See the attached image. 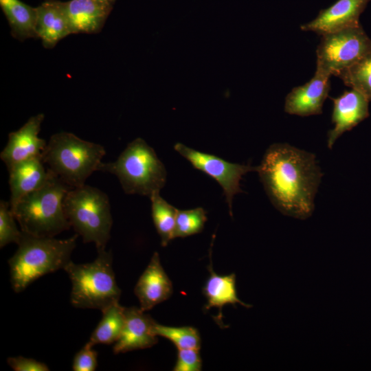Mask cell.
Wrapping results in <instances>:
<instances>
[{
  "label": "cell",
  "instance_id": "obj_2",
  "mask_svg": "<svg viewBox=\"0 0 371 371\" xmlns=\"http://www.w3.org/2000/svg\"><path fill=\"white\" fill-rule=\"evenodd\" d=\"M78 234L67 238L41 237L22 232L18 248L9 259L10 283L16 293L39 278L64 269L71 261Z\"/></svg>",
  "mask_w": 371,
  "mask_h": 371
},
{
  "label": "cell",
  "instance_id": "obj_10",
  "mask_svg": "<svg viewBox=\"0 0 371 371\" xmlns=\"http://www.w3.org/2000/svg\"><path fill=\"white\" fill-rule=\"evenodd\" d=\"M44 118L43 113L34 115L19 130L9 133L7 144L0 154L7 168L16 163L42 156L47 142L38 137V133Z\"/></svg>",
  "mask_w": 371,
  "mask_h": 371
},
{
  "label": "cell",
  "instance_id": "obj_17",
  "mask_svg": "<svg viewBox=\"0 0 371 371\" xmlns=\"http://www.w3.org/2000/svg\"><path fill=\"white\" fill-rule=\"evenodd\" d=\"M71 34H95L102 30L111 5L95 0L63 3Z\"/></svg>",
  "mask_w": 371,
  "mask_h": 371
},
{
  "label": "cell",
  "instance_id": "obj_14",
  "mask_svg": "<svg viewBox=\"0 0 371 371\" xmlns=\"http://www.w3.org/2000/svg\"><path fill=\"white\" fill-rule=\"evenodd\" d=\"M332 100V122L335 126L328 133L327 144L329 148H332L335 141L344 132L352 129L369 115L370 101L355 89L344 91L339 97Z\"/></svg>",
  "mask_w": 371,
  "mask_h": 371
},
{
  "label": "cell",
  "instance_id": "obj_3",
  "mask_svg": "<svg viewBox=\"0 0 371 371\" xmlns=\"http://www.w3.org/2000/svg\"><path fill=\"white\" fill-rule=\"evenodd\" d=\"M69 187L54 175L41 188L23 196L12 210L21 230L41 237H54L71 228L63 201Z\"/></svg>",
  "mask_w": 371,
  "mask_h": 371
},
{
  "label": "cell",
  "instance_id": "obj_11",
  "mask_svg": "<svg viewBox=\"0 0 371 371\" xmlns=\"http://www.w3.org/2000/svg\"><path fill=\"white\" fill-rule=\"evenodd\" d=\"M371 0H337L319 11L315 19L303 24V31L319 35L360 25L359 16Z\"/></svg>",
  "mask_w": 371,
  "mask_h": 371
},
{
  "label": "cell",
  "instance_id": "obj_5",
  "mask_svg": "<svg viewBox=\"0 0 371 371\" xmlns=\"http://www.w3.org/2000/svg\"><path fill=\"white\" fill-rule=\"evenodd\" d=\"M98 170L115 175L126 194L148 197L160 192L167 177L154 149L140 137L128 143L115 161L101 162Z\"/></svg>",
  "mask_w": 371,
  "mask_h": 371
},
{
  "label": "cell",
  "instance_id": "obj_20",
  "mask_svg": "<svg viewBox=\"0 0 371 371\" xmlns=\"http://www.w3.org/2000/svg\"><path fill=\"white\" fill-rule=\"evenodd\" d=\"M0 5L11 28L13 37L22 41L37 38L36 8L20 0H0Z\"/></svg>",
  "mask_w": 371,
  "mask_h": 371
},
{
  "label": "cell",
  "instance_id": "obj_18",
  "mask_svg": "<svg viewBox=\"0 0 371 371\" xmlns=\"http://www.w3.org/2000/svg\"><path fill=\"white\" fill-rule=\"evenodd\" d=\"M208 269L210 276L202 289V293L207 300L204 309L207 311L211 308H218V315L214 317V319L223 328L222 308L225 305L235 306L239 304L245 308H251L252 306L245 304L238 297L235 273L225 276L216 273L213 270L211 257Z\"/></svg>",
  "mask_w": 371,
  "mask_h": 371
},
{
  "label": "cell",
  "instance_id": "obj_24",
  "mask_svg": "<svg viewBox=\"0 0 371 371\" xmlns=\"http://www.w3.org/2000/svg\"><path fill=\"white\" fill-rule=\"evenodd\" d=\"M153 330L158 337H164L177 348V349L194 348L200 349L201 337L198 330L192 326H167L156 322Z\"/></svg>",
  "mask_w": 371,
  "mask_h": 371
},
{
  "label": "cell",
  "instance_id": "obj_28",
  "mask_svg": "<svg viewBox=\"0 0 371 371\" xmlns=\"http://www.w3.org/2000/svg\"><path fill=\"white\" fill-rule=\"evenodd\" d=\"M98 366V353L87 343L75 355L72 370L74 371H94Z\"/></svg>",
  "mask_w": 371,
  "mask_h": 371
},
{
  "label": "cell",
  "instance_id": "obj_13",
  "mask_svg": "<svg viewBox=\"0 0 371 371\" xmlns=\"http://www.w3.org/2000/svg\"><path fill=\"white\" fill-rule=\"evenodd\" d=\"M145 313L136 306L125 307L124 324L114 344V354L150 348L157 343V336L153 330L155 321Z\"/></svg>",
  "mask_w": 371,
  "mask_h": 371
},
{
  "label": "cell",
  "instance_id": "obj_16",
  "mask_svg": "<svg viewBox=\"0 0 371 371\" xmlns=\"http://www.w3.org/2000/svg\"><path fill=\"white\" fill-rule=\"evenodd\" d=\"M8 170L11 209L23 196L41 188L55 175L49 168H45L41 157L16 163L8 168Z\"/></svg>",
  "mask_w": 371,
  "mask_h": 371
},
{
  "label": "cell",
  "instance_id": "obj_9",
  "mask_svg": "<svg viewBox=\"0 0 371 371\" xmlns=\"http://www.w3.org/2000/svg\"><path fill=\"white\" fill-rule=\"evenodd\" d=\"M174 149L194 168L205 173L218 183L223 188L229 214L232 216L233 198L235 194L243 192L240 185L242 177L249 172L256 171L257 167L230 163L214 155L189 148L181 143H177Z\"/></svg>",
  "mask_w": 371,
  "mask_h": 371
},
{
  "label": "cell",
  "instance_id": "obj_22",
  "mask_svg": "<svg viewBox=\"0 0 371 371\" xmlns=\"http://www.w3.org/2000/svg\"><path fill=\"white\" fill-rule=\"evenodd\" d=\"M149 198L154 225L160 236L161 246L166 247L175 238L177 209L164 199L159 192L153 193Z\"/></svg>",
  "mask_w": 371,
  "mask_h": 371
},
{
  "label": "cell",
  "instance_id": "obj_15",
  "mask_svg": "<svg viewBox=\"0 0 371 371\" xmlns=\"http://www.w3.org/2000/svg\"><path fill=\"white\" fill-rule=\"evenodd\" d=\"M172 292V282L161 266L159 254L155 252L134 289L139 308L148 311L168 300Z\"/></svg>",
  "mask_w": 371,
  "mask_h": 371
},
{
  "label": "cell",
  "instance_id": "obj_4",
  "mask_svg": "<svg viewBox=\"0 0 371 371\" xmlns=\"http://www.w3.org/2000/svg\"><path fill=\"white\" fill-rule=\"evenodd\" d=\"M105 155L102 145L63 131L51 136L41 159L56 177L74 188L85 184Z\"/></svg>",
  "mask_w": 371,
  "mask_h": 371
},
{
  "label": "cell",
  "instance_id": "obj_19",
  "mask_svg": "<svg viewBox=\"0 0 371 371\" xmlns=\"http://www.w3.org/2000/svg\"><path fill=\"white\" fill-rule=\"evenodd\" d=\"M37 38L44 47L53 48L63 38L71 34L63 3L45 1L36 8Z\"/></svg>",
  "mask_w": 371,
  "mask_h": 371
},
{
  "label": "cell",
  "instance_id": "obj_1",
  "mask_svg": "<svg viewBox=\"0 0 371 371\" xmlns=\"http://www.w3.org/2000/svg\"><path fill=\"white\" fill-rule=\"evenodd\" d=\"M256 171L271 203L281 213L299 219L311 216L322 177L313 154L287 144H273Z\"/></svg>",
  "mask_w": 371,
  "mask_h": 371
},
{
  "label": "cell",
  "instance_id": "obj_8",
  "mask_svg": "<svg viewBox=\"0 0 371 371\" xmlns=\"http://www.w3.org/2000/svg\"><path fill=\"white\" fill-rule=\"evenodd\" d=\"M371 51V39L362 26L322 35L317 47V69L337 76Z\"/></svg>",
  "mask_w": 371,
  "mask_h": 371
},
{
  "label": "cell",
  "instance_id": "obj_30",
  "mask_svg": "<svg viewBox=\"0 0 371 371\" xmlns=\"http://www.w3.org/2000/svg\"><path fill=\"white\" fill-rule=\"evenodd\" d=\"M98 2H100L102 3H104V4H107V5H111V3L114 1V0H95Z\"/></svg>",
  "mask_w": 371,
  "mask_h": 371
},
{
  "label": "cell",
  "instance_id": "obj_21",
  "mask_svg": "<svg viewBox=\"0 0 371 371\" xmlns=\"http://www.w3.org/2000/svg\"><path fill=\"white\" fill-rule=\"evenodd\" d=\"M101 312L102 317L87 342L92 347L96 344H115L124 326L125 307L119 302L111 304Z\"/></svg>",
  "mask_w": 371,
  "mask_h": 371
},
{
  "label": "cell",
  "instance_id": "obj_26",
  "mask_svg": "<svg viewBox=\"0 0 371 371\" xmlns=\"http://www.w3.org/2000/svg\"><path fill=\"white\" fill-rule=\"evenodd\" d=\"M9 201L0 202V247L8 244H17L21 238L22 231L19 229Z\"/></svg>",
  "mask_w": 371,
  "mask_h": 371
},
{
  "label": "cell",
  "instance_id": "obj_7",
  "mask_svg": "<svg viewBox=\"0 0 371 371\" xmlns=\"http://www.w3.org/2000/svg\"><path fill=\"white\" fill-rule=\"evenodd\" d=\"M63 206L71 227L83 242L93 243L97 251L106 249L113 225L106 194L85 184L67 192Z\"/></svg>",
  "mask_w": 371,
  "mask_h": 371
},
{
  "label": "cell",
  "instance_id": "obj_12",
  "mask_svg": "<svg viewBox=\"0 0 371 371\" xmlns=\"http://www.w3.org/2000/svg\"><path fill=\"white\" fill-rule=\"evenodd\" d=\"M330 76L316 70L308 82L294 87L287 94L284 111L300 116L321 114L330 91Z\"/></svg>",
  "mask_w": 371,
  "mask_h": 371
},
{
  "label": "cell",
  "instance_id": "obj_25",
  "mask_svg": "<svg viewBox=\"0 0 371 371\" xmlns=\"http://www.w3.org/2000/svg\"><path fill=\"white\" fill-rule=\"evenodd\" d=\"M207 219V212L201 207L177 210L175 238H185L201 233Z\"/></svg>",
  "mask_w": 371,
  "mask_h": 371
},
{
  "label": "cell",
  "instance_id": "obj_29",
  "mask_svg": "<svg viewBox=\"0 0 371 371\" xmlns=\"http://www.w3.org/2000/svg\"><path fill=\"white\" fill-rule=\"evenodd\" d=\"M8 366L14 371H49V367L44 363L34 359L22 356L11 357L7 359Z\"/></svg>",
  "mask_w": 371,
  "mask_h": 371
},
{
  "label": "cell",
  "instance_id": "obj_27",
  "mask_svg": "<svg viewBox=\"0 0 371 371\" xmlns=\"http://www.w3.org/2000/svg\"><path fill=\"white\" fill-rule=\"evenodd\" d=\"M199 349H178L174 371H201L202 360Z\"/></svg>",
  "mask_w": 371,
  "mask_h": 371
},
{
  "label": "cell",
  "instance_id": "obj_6",
  "mask_svg": "<svg viewBox=\"0 0 371 371\" xmlns=\"http://www.w3.org/2000/svg\"><path fill=\"white\" fill-rule=\"evenodd\" d=\"M91 262L76 264L71 260L64 270L71 282L70 302L78 308H94L102 311L119 302L121 290L117 284L111 251L98 250Z\"/></svg>",
  "mask_w": 371,
  "mask_h": 371
},
{
  "label": "cell",
  "instance_id": "obj_23",
  "mask_svg": "<svg viewBox=\"0 0 371 371\" xmlns=\"http://www.w3.org/2000/svg\"><path fill=\"white\" fill-rule=\"evenodd\" d=\"M344 83L371 102V51L338 76Z\"/></svg>",
  "mask_w": 371,
  "mask_h": 371
}]
</instances>
